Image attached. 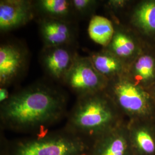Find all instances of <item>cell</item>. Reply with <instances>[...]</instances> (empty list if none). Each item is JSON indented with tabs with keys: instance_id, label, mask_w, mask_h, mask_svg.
<instances>
[{
	"instance_id": "1",
	"label": "cell",
	"mask_w": 155,
	"mask_h": 155,
	"mask_svg": "<svg viewBox=\"0 0 155 155\" xmlns=\"http://www.w3.org/2000/svg\"><path fill=\"white\" fill-rule=\"evenodd\" d=\"M67 96L50 83L38 82L11 95L1 105V118L6 127L30 129L58 121L63 116Z\"/></svg>"
},
{
	"instance_id": "2",
	"label": "cell",
	"mask_w": 155,
	"mask_h": 155,
	"mask_svg": "<svg viewBox=\"0 0 155 155\" xmlns=\"http://www.w3.org/2000/svg\"><path fill=\"white\" fill-rule=\"evenodd\" d=\"M119 110L105 90L77 98L69 116L72 130L95 139L123 123Z\"/></svg>"
},
{
	"instance_id": "3",
	"label": "cell",
	"mask_w": 155,
	"mask_h": 155,
	"mask_svg": "<svg viewBox=\"0 0 155 155\" xmlns=\"http://www.w3.org/2000/svg\"><path fill=\"white\" fill-rule=\"evenodd\" d=\"M105 91L130 121L155 119V104L152 98L125 74L109 80Z\"/></svg>"
},
{
	"instance_id": "4",
	"label": "cell",
	"mask_w": 155,
	"mask_h": 155,
	"mask_svg": "<svg viewBox=\"0 0 155 155\" xmlns=\"http://www.w3.org/2000/svg\"><path fill=\"white\" fill-rule=\"evenodd\" d=\"M108 82L95 70L88 56L78 55L63 84L78 98L105 90Z\"/></svg>"
},
{
	"instance_id": "5",
	"label": "cell",
	"mask_w": 155,
	"mask_h": 155,
	"mask_svg": "<svg viewBox=\"0 0 155 155\" xmlns=\"http://www.w3.org/2000/svg\"><path fill=\"white\" fill-rule=\"evenodd\" d=\"M27 48L16 41L0 46V87H9L25 75L29 64Z\"/></svg>"
},
{
	"instance_id": "6",
	"label": "cell",
	"mask_w": 155,
	"mask_h": 155,
	"mask_svg": "<svg viewBox=\"0 0 155 155\" xmlns=\"http://www.w3.org/2000/svg\"><path fill=\"white\" fill-rule=\"evenodd\" d=\"M77 45L43 47L39 55V61L49 77L63 84L79 55Z\"/></svg>"
},
{
	"instance_id": "7",
	"label": "cell",
	"mask_w": 155,
	"mask_h": 155,
	"mask_svg": "<svg viewBox=\"0 0 155 155\" xmlns=\"http://www.w3.org/2000/svg\"><path fill=\"white\" fill-rule=\"evenodd\" d=\"M40 35L43 47H56L77 45L76 22L61 20L38 19Z\"/></svg>"
},
{
	"instance_id": "8",
	"label": "cell",
	"mask_w": 155,
	"mask_h": 155,
	"mask_svg": "<svg viewBox=\"0 0 155 155\" xmlns=\"http://www.w3.org/2000/svg\"><path fill=\"white\" fill-rule=\"evenodd\" d=\"M35 17L33 1L1 0L0 31L4 33L27 25Z\"/></svg>"
},
{
	"instance_id": "9",
	"label": "cell",
	"mask_w": 155,
	"mask_h": 155,
	"mask_svg": "<svg viewBox=\"0 0 155 155\" xmlns=\"http://www.w3.org/2000/svg\"><path fill=\"white\" fill-rule=\"evenodd\" d=\"M79 145L62 137H50L28 142L20 146L15 155H76Z\"/></svg>"
},
{
	"instance_id": "10",
	"label": "cell",
	"mask_w": 155,
	"mask_h": 155,
	"mask_svg": "<svg viewBox=\"0 0 155 155\" xmlns=\"http://www.w3.org/2000/svg\"><path fill=\"white\" fill-rule=\"evenodd\" d=\"M93 155H134L127 125L124 124L95 139Z\"/></svg>"
},
{
	"instance_id": "11",
	"label": "cell",
	"mask_w": 155,
	"mask_h": 155,
	"mask_svg": "<svg viewBox=\"0 0 155 155\" xmlns=\"http://www.w3.org/2000/svg\"><path fill=\"white\" fill-rule=\"evenodd\" d=\"M154 119L130 121L129 136L134 155H155Z\"/></svg>"
},
{
	"instance_id": "12",
	"label": "cell",
	"mask_w": 155,
	"mask_h": 155,
	"mask_svg": "<svg viewBox=\"0 0 155 155\" xmlns=\"http://www.w3.org/2000/svg\"><path fill=\"white\" fill-rule=\"evenodd\" d=\"M35 17L76 22L71 0L33 1Z\"/></svg>"
},
{
	"instance_id": "13",
	"label": "cell",
	"mask_w": 155,
	"mask_h": 155,
	"mask_svg": "<svg viewBox=\"0 0 155 155\" xmlns=\"http://www.w3.org/2000/svg\"><path fill=\"white\" fill-rule=\"evenodd\" d=\"M88 56L95 70L109 81L125 75L126 64L105 48L90 52Z\"/></svg>"
},
{
	"instance_id": "14",
	"label": "cell",
	"mask_w": 155,
	"mask_h": 155,
	"mask_svg": "<svg viewBox=\"0 0 155 155\" xmlns=\"http://www.w3.org/2000/svg\"><path fill=\"white\" fill-rule=\"evenodd\" d=\"M106 50L110 52L125 64V61L133 56L136 46L132 36L122 29H115L113 37Z\"/></svg>"
},
{
	"instance_id": "15",
	"label": "cell",
	"mask_w": 155,
	"mask_h": 155,
	"mask_svg": "<svg viewBox=\"0 0 155 155\" xmlns=\"http://www.w3.org/2000/svg\"><path fill=\"white\" fill-rule=\"evenodd\" d=\"M114 31L112 22L105 17L95 15L90 18L88 27L89 37L104 48L110 43Z\"/></svg>"
},
{
	"instance_id": "16",
	"label": "cell",
	"mask_w": 155,
	"mask_h": 155,
	"mask_svg": "<svg viewBox=\"0 0 155 155\" xmlns=\"http://www.w3.org/2000/svg\"><path fill=\"white\" fill-rule=\"evenodd\" d=\"M133 24L147 33L155 32V1H150L139 5L134 12Z\"/></svg>"
},
{
	"instance_id": "17",
	"label": "cell",
	"mask_w": 155,
	"mask_h": 155,
	"mask_svg": "<svg viewBox=\"0 0 155 155\" xmlns=\"http://www.w3.org/2000/svg\"><path fill=\"white\" fill-rule=\"evenodd\" d=\"M132 72L136 77L144 83L152 81L155 77V64L153 59L148 55L139 57L133 64Z\"/></svg>"
},
{
	"instance_id": "18",
	"label": "cell",
	"mask_w": 155,
	"mask_h": 155,
	"mask_svg": "<svg viewBox=\"0 0 155 155\" xmlns=\"http://www.w3.org/2000/svg\"><path fill=\"white\" fill-rule=\"evenodd\" d=\"M72 9L77 20L94 16L98 4L95 0H71Z\"/></svg>"
},
{
	"instance_id": "19",
	"label": "cell",
	"mask_w": 155,
	"mask_h": 155,
	"mask_svg": "<svg viewBox=\"0 0 155 155\" xmlns=\"http://www.w3.org/2000/svg\"><path fill=\"white\" fill-rule=\"evenodd\" d=\"M11 94H9L7 87H0V102L1 105L5 103L7 101Z\"/></svg>"
}]
</instances>
